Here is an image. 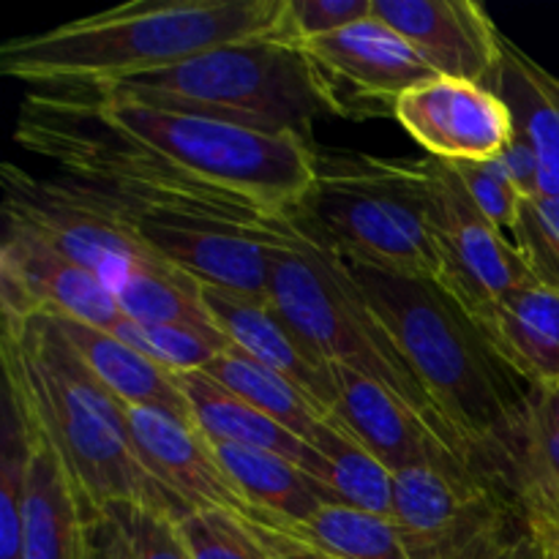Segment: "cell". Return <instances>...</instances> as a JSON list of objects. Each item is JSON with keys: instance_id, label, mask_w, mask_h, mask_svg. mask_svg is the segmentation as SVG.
<instances>
[{"instance_id": "60d3db41", "label": "cell", "mask_w": 559, "mask_h": 559, "mask_svg": "<svg viewBox=\"0 0 559 559\" xmlns=\"http://www.w3.org/2000/svg\"><path fill=\"white\" fill-rule=\"evenodd\" d=\"M535 418L549 424L551 429H559V385L538 388V396H535Z\"/></svg>"}, {"instance_id": "d590c367", "label": "cell", "mask_w": 559, "mask_h": 559, "mask_svg": "<svg viewBox=\"0 0 559 559\" xmlns=\"http://www.w3.org/2000/svg\"><path fill=\"white\" fill-rule=\"evenodd\" d=\"M497 162L502 164V169L508 173V178L513 180L519 191H522L524 200H535L540 194V167L538 156H535L533 145L513 129L511 142L502 147V153L497 156Z\"/></svg>"}, {"instance_id": "83f0119b", "label": "cell", "mask_w": 559, "mask_h": 559, "mask_svg": "<svg viewBox=\"0 0 559 559\" xmlns=\"http://www.w3.org/2000/svg\"><path fill=\"white\" fill-rule=\"evenodd\" d=\"M109 333H115L120 342H126L173 374L202 371L216 355L233 347V342L218 328L145 325V322L129 320V317H123Z\"/></svg>"}, {"instance_id": "4dcf8cb0", "label": "cell", "mask_w": 559, "mask_h": 559, "mask_svg": "<svg viewBox=\"0 0 559 559\" xmlns=\"http://www.w3.org/2000/svg\"><path fill=\"white\" fill-rule=\"evenodd\" d=\"M191 559H273L243 519L222 511H189L175 519Z\"/></svg>"}, {"instance_id": "277c9868", "label": "cell", "mask_w": 559, "mask_h": 559, "mask_svg": "<svg viewBox=\"0 0 559 559\" xmlns=\"http://www.w3.org/2000/svg\"><path fill=\"white\" fill-rule=\"evenodd\" d=\"M431 164L377 156H320L311 189L289 218L349 265L440 278Z\"/></svg>"}, {"instance_id": "d6986e66", "label": "cell", "mask_w": 559, "mask_h": 559, "mask_svg": "<svg viewBox=\"0 0 559 559\" xmlns=\"http://www.w3.org/2000/svg\"><path fill=\"white\" fill-rule=\"evenodd\" d=\"M49 320L58 325L82 364L118 402H123L126 407L162 409L194 426L189 402L178 385V374L153 364L151 358L136 353L134 347L120 342L115 333L104 328L69 320V317H49Z\"/></svg>"}, {"instance_id": "e0dca14e", "label": "cell", "mask_w": 559, "mask_h": 559, "mask_svg": "<svg viewBox=\"0 0 559 559\" xmlns=\"http://www.w3.org/2000/svg\"><path fill=\"white\" fill-rule=\"evenodd\" d=\"M200 295L205 311L216 322L218 331L233 342V347L243 349L262 366L287 377L325 418H331L336 407V382H333L331 364L317 358L295 336V331L273 309L271 300L207 287V284H202Z\"/></svg>"}, {"instance_id": "6da1fadb", "label": "cell", "mask_w": 559, "mask_h": 559, "mask_svg": "<svg viewBox=\"0 0 559 559\" xmlns=\"http://www.w3.org/2000/svg\"><path fill=\"white\" fill-rule=\"evenodd\" d=\"M344 265L469 464L511 489L538 388L502 360L478 320L440 282Z\"/></svg>"}, {"instance_id": "7c38bea8", "label": "cell", "mask_w": 559, "mask_h": 559, "mask_svg": "<svg viewBox=\"0 0 559 559\" xmlns=\"http://www.w3.org/2000/svg\"><path fill=\"white\" fill-rule=\"evenodd\" d=\"M0 311L3 322L69 317L104 331L123 320L102 278L9 227L0 243Z\"/></svg>"}, {"instance_id": "2e32d148", "label": "cell", "mask_w": 559, "mask_h": 559, "mask_svg": "<svg viewBox=\"0 0 559 559\" xmlns=\"http://www.w3.org/2000/svg\"><path fill=\"white\" fill-rule=\"evenodd\" d=\"M331 371L336 382V407L331 420H336L371 456L380 459L393 475L424 464L469 467L420 415H415L385 385L342 364H331Z\"/></svg>"}, {"instance_id": "ba28073f", "label": "cell", "mask_w": 559, "mask_h": 559, "mask_svg": "<svg viewBox=\"0 0 559 559\" xmlns=\"http://www.w3.org/2000/svg\"><path fill=\"white\" fill-rule=\"evenodd\" d=\"M393 522L409 559H489L530 530L511 489L464 464L393 475Z\"/></svg>"}, {"instance_id": "44dd1931", "label": "cell", "mask_w": 559, "mask_h": 559, "mask_svg": "<svg viewBox=\"0 0 559 559\" xmlns=\"http://www.w3.org/2000/svg\"><path fill=\"white\" fill-rule=\"evenodd\" d=\"M178 385L189 402L191 420L197 431L205 440L222 442V445L257 448V451H271L289 459L300 469L317 478L320 473V453L295 435H289L284 426L262 415L233 391L218 385L205 371H186L178 374Z\"/></svg>"}, {"instance_id": "f546056e", "label": "cell", "mask_w": 559, "mask_h": 559, "mask_svg": "<svg viewBox=\"0 0 559 559\" xmlns=\"http://www.w3.org/2000/svg\"><path fill=\"white\" fill-rule=\"evenodd\" d=\"M511 491L527 519L559 506V429L535 418L513 467Z\"/></svg>"}, {"instance_id": "ab89813d", "label": "cell", "mask_w": 559, "mask_h": 559, "mask_svg": "<svg viewBox=\"0 0 559 559\" xmlns=\"http://www.w3.org/2000/svg\"><path fill=\"white\" fill-rule=\"evenodd\" d=\"M530 524H533V527L540 533V538L546 540L549 557L559 559V506L538 513V516H533L530 519Z\"/></svg>"}, {"instance_id": "3957f363", "label": "cell", "mask_w": 559, "mask_h": 559, "mask_svg": "<svg viewBox=\"0 0 559 559\" xmlns=\"http://www.w3.org/2000/svg\"><path fill=\"white\" fill-rule=\"evenodd\" d=\"M282 0H134L0 47V74L31 91H98L207 49L276 36Z\"/></svg>"}, {"instance_id": "52a82bcc", "label": "cell", "mask_w": 559, "mask_h": 559, "mask_svg": "<svg viewBox=\"0 0 559 559\" xmlns=\"http://www.w3.org/2000/svg\"><path fill=\"white\" fill-rule=\"evenodd\" d=\"M267 300L317 358L349 366L385 385L469 464L462 442L437 413L385 322L366 304L347 265L298 227L287 243L271 249Z\"/></svg>"}, {"instance_id": "ffe728a7", "label": "cell", "mask_w": 559, "mask_h": 559, "mask_svg": "<svg viewBox=\"0 0 559 559\" xmlns=\"http://www.w3.org/2000/svg\"><path fill=\"white\" fill-rule=\"evenodd\" d=\"M27 440L25 559H87V508L74 480L41 437L27 431Z\"/></svg>"}, {"instance_id": "1f68e13d", "label": "cell", "mask_w": 559, "mask_h": 559, "mask_svg": "<svg viewBox=\"0 0 559 559\" xmlns=\"http://www.w3.org/2000/svg\"><path fill=\"white\" fill-rule=\"evenodd\" d=\"M511 235L535 282L559 293V197L524 200Z\"/></svg>"}, {"instance_id": "cb8c5ba5", "label": "cell", "mask_w": 559, "mask_h": 559, "mask_svg": "<svg viewBox=\"0 0 559 559\" xmlns=\"http://www.w3.org/2000/svg\"><path fill=\"white\" fill-rule=\"evenodd\" d=\"M202 371L213 377L218 385L233 391L235 396L249 402L254 409H260L262 415L284 426L289 435L304 440L306 445L314 442L322 424L328 420L298 385H293L287 377L267 369L238 347H229L227 353L216 355Z\"/></svg>"}, {"instance_id": "4316f807", "label": "cell", "mask_w": 559, "mask_h": 559, "mask_svg": "<svg viewBox=\"0 0 559 559\" xmlns=\"http://www.w3.org/2000/svg\"><path fill=\"white\" fill-rule=\"evenodd\" d=\"M202 284L173 265L153 267L131 276L115 293L123 317L145 325L216 328L202 306Z\"/></svg>"}, {"instance_id": "e575fe53", "label": "cell", "mask_w": 559, "mask_h": 559, "mask_svg": "<svg viewBox=\"0 0 559 559\" xmlns=\"http://www.w3.org/2000/svg\"><path fill=\"white\" fill-rule=\"evenodd\" d=\"M104 513L118 522L136 559H191L169 513L134 506H115Z\"/></svg>"}, {"instance_id": "8d00e7d4", "label": "cell", "mask_w": 559, "mask_h": 559, "mask_svg": "<svg viewBox=\"0 0 559 559\" xmlns=\"http://www.w3.org/2000/svg\"><path fill=\"white\" fill-rule=\"evenodd\" d=\"M87 559H136L129 538L109 513L87 516Z\"/></svg>"}, {"instance_id": "8992f818", "label": "cell", "mask_w": 559, "mask_h": 559, "mask_svg": "<svg viewBox=\"0 0 559 559\" xmlns=\"http://www.w3.org/2000/svg\"><path fill=\"white\" fill-rule=\"evenodd\" d=\"M169 167L273 216H289L311 189L320 153L298 134H271L200 115L169 112L93 91H52Z\"/></svg>"}, {"instance_id": "9a60e30c", "label": "cell", "mask_w": 559, "mask_h": 559, "mask_svg": "<svg viewBox=\"0 0 559 559\" xmlns=\"http://www.w3.org/2000/svg\"><path fill=\"white\" fill-rule=\"evenodd\" d=\"M374 16L407 38L437 76L489 85L502 33L475 0H374Z\"/></svg>"}, {"instance_id": "484cf974", "label": "cell", "mask_w": 559, "mask_h": 559, "mask_svg": "<svg viewBox=\"0 0 559 559\" xmlns=\"http://www.w3.org/2000/svg\"><path fill=\"white\" fill-rule=\"evenodd\" d=\"M333 559H409L391 516L325 502L309 522L278 530Z\"/></svg>"}, {"instance_id": "d4e9b609", "label": "cell", "mask_w": 559, "mask_h": 559, "mask_svg": "<svg viewBox=\"0 0 559 559\" xmlns=\"http://www.w3.org/2000/svg\"><path fill=\"white\" fill-rule=\"evenodd\" d=\"M311 448L320 453V473L314 480L331 502L393 519V473L336 420L328 418L322 424Z\"/></svg>"}, {"instance_id": "836d02e7", "label": "cell", "mask_w": 559, "mask_h": 559, "mask_svg": "<svg viewBox=\"0 0 559 559\" xmlns=\"http://www.w3.org/2000/svg\"><path fill=\"white\" fill-rule=\"evenodd\" d=\"M464 186L469 200L484 211V216L502 233H513L522 213L524 197L513 186L497 158L491 162H445Z\"/></svg>"}, {"instance_id": "5b68a950", "label": "cell", "mask_w": 559, "mask_h": 559, "mask_svg": "<svg viewBox=\"0 0 559 559\" xmlns=\"http://www.w3.org/2000/svg\"><path fill=\"white\" fill-rule=\"evenodd\" d=\"M93 93L306 140L320 118H344L314 60L278 36L224 44Z\"/></svg>"}, {"instance_id": "ac0fdd59", "label": "cell", "mask_w": 559, "mask_h": 559, "mask_svg": "<svg viewBox=\"0 0 559 559\" xmlns=\"http://www.w3.org/2000/svg\"><path fill=\"white\" fill-rule=\"evenodd\" d=\"M475 320L516 374L535 388L559 385V293L538 282L524 284Z\"/></svg>"}, {"instance_id": "4fadbf2b", "label": "cell", "mask_w": 559, "mask_h": 559, "mask_svg": "<svg viewBox=\"0 0 559 559\" xmlns=\"http://www.w3.org/2000/svg\"><path fill=\"white\" fill-rule=\"evenodd\" d=\"M393 118L437 162H491L513 136V115L489 85L435 76L409 87Z\"/></svg>"}, {"instance_id": "f35d334b", "label": "cell", "mask_w": 559, "mask_h": 559, "mask_svg": "<svg viewBox=\"0 0 559 559\" xmlns=\"http://www.w3.org/2000/svg\"><path fill=\"white\" fill-rule=\"evenodd\" d=\"M489 559H551L549 549H546V540L540 538L538 530L530 524V530L524 535H519L513 544H508L506 549H500Z\"/></svg>"}, {"instance_id": "f1b7e54d", "label": "cell", "mask_w": 559, "mask_h": 559, "mask_svg": "<svg viewBox=\"0 0 559 559\" xmlns=\"http://www.w3.org/2000/svg\"><path fill=\"white\" fill-rule=\"evenodd\" d=\"M31 440L14 404L3 396V451H0V559H25V489Z\"/></svg>"}, {"instance_id": "603a6c76", "label": "cell", "mask_w": 559, "mask_h": 559, "mask_svg": "<svg viewBox=\"0 0 559 559\" xmlns=\"http://www.w3.org/2000/svg\"><path fill=\"white\" fill-rule=\"evenodd\" d=\"M211 445L229 478L260 513V522L251 524L289 530L295 524L309 522L325 502H331L325 489L306 469L278 453L222 445V442H211Z\"/></svg>"}, {"instance_id": "7402d4cb", "label": "cell", "mask_w": 559, "mask_h": 559, "mask_svg": "<svg viewBox=\"0 0 559 559\" xmlns=\"http://www.w3.org/2000/svg\"><path fill=\"white\" fill-rule=\"evenodd\" d=\"M489 87L506 102L513 115V129L538 156V197H559V80L516 44L502 38L500 63Z\"/></svg>"}, {"instance_id": "74e56055", "label": "cell", "mask_w": 559, "mask_h": 559, "mask_svg": "<svg viewBox=\"0 0 559 559\" xmlns=\"http://www.w3.org/2000/svg\"><path fill=\"white\" fill-rule=\"evenodd\" d=\"M251 527V533L260 538V544L265 546L267 555L273 559H333L328 555H322V551L311 549V546L300 544V540L289 538V535L278 533V530L273 527H265V524H251L246 522Z\"/></svg>"}, {"instance_id": "d6a6232c", "label": "cell", "mask_w": 559, "mask_h": 559, "mask_svg": "<svg viewBox=\"0 0 559 559\" xmlns=\"http://www.w3.org/2000/svg\"><path fill=\"white\" fill-rule=\"evenodd\" d=\"M374 14V0H282L278 38L306 44Z\"/></svg>"}, {"instance_id": "30bf717a", "label": "cell", "mask_w": 559, "mask_h": 559, "mask_svg": "<svg viewBox=\"0 0 559 559\" xmlns=\"http://www.w3.org/2000/svg\"><path fill=\"white\" fill-rule=\"evenodd\" d=\"M431 189H435V240L440 254L437 282L473 317L489 309L511 289L533 284L516 243L506 238L469 200L464 186L445 162L429 158Z\"/></svg>"}, {"instance_id": "9c48e42d", "label": "cell", "mask_w": 559, "mask_h": 559, "mask_svg": "<svg viewBox=\"0 0 559 559\" xmlns=\"http://www.w3.org/2000/svg\"><path fill=\"white\" fill-rule=\"evenodd\" d=\"M5 227L38 240L63 260L85 267L118 293L131 276L169 265L123 222L87 197L74 180L36 178L3 164Z\"/></svg>"}, {"instance_id": "5bb4252c", "label": "cell", "mask_w": 559, "mask_h": 559, "mask_svg": "<svg viewBox=\"0 0 559 559\" xmlns=\"http://www.w3.org/2000/svg\"><path fill=\"white\" fill-rule=\"evenodd\" d=\"M126 420L142 467L180 511H222L243 522H260L257 508L229 478L211 440L197 426L147 407H126Z\"/></svg>"}, {"instance_id": "8fae6325", "label": "cell", "mask_w": 559, "mask_h": 559, "mask_svg": "<svg viewBox=\"0 0 559 559\" xmlns=\"http://www.w3.org/2000/svg\"><path fill=\"white\" fill-rule=\"evenodd\" d=\"M300 49L314 60L344 118L382 115L380 107L393 115L409 87L437 76L413 44L374 14L331 36L300 44Z\"/></svg>"}, {"instance_id": "7a4b0ae2", "label": "cell", "mask_w": 559, "mask_h": 559, "mask_svg": "<svg viewBox=\"0 0 559 559\" xmlns=\"http://www.w3.org/2000/svg\"><path fill=\"white\" fill-rule=\"evenodd\" d=\"M0 358L3 396L14 404L25 429L58 453L87 516L115 506L183 516L142 467L126 404L93 377L49 317L3 322Z\"/></svg>"}]
</instances>
